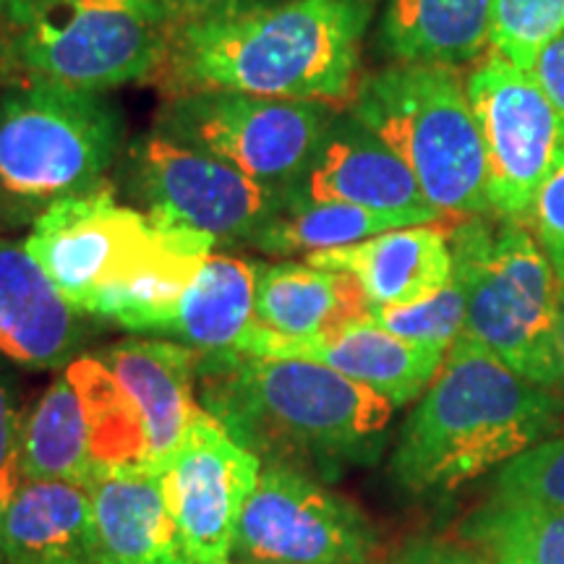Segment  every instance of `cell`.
I'll return each instance as SVG.
<instances>
[{"mask_svg": "<svg viewBox=\"0 0 564 564\" xmlns=\"http://www.w3.org/2000/svg\"><path fill=\"white\" fill-rule=\"evenodd\" d=\"M366 316L379 327H384L387 333L405 337V340L449 348L465 329L468 291H465V282L453 272V280L432 299L411 303V306L369 308Z\"/></svg>", "mask_w": 564, "mask_h": 564, "instance_id": "f1b7e54d", "label": "cell"}, {"mask_svg": "<svg viewBox=\"0 0 564 564\" xmlns=\"http://www.w3.org/2000/svg\"><path fill=\"white\" fill-rule=\"evenodd\" d=\"M455 274L468 291L463 335L531 382L560 392L564 288L523 223L468 217L449 232Z\"/></svg>", "mask_w": 564, "mask_h": 564, "instance_id": "52a82bcc", "label": "cell"}, {"mask_svg": "<svg viewBox=\"0 0 564 564\" xmlns=\"http://www.w3.org/2000/svg\"><path fill=\"white\" fill-rule=\"evenodd\" d=\"M531 74L564 121V30L541 47L531 66Z\"/></svg>", "mask_w": 564, "mask_h": 564, "instance_id": "d6a6232c", "label": "cell"}, {"mask_svg": "<svg viewBox=\"0 0 564 564\" xmlns=\"http://www.w3.org/2000/svg\"><path fill=\"white\" fill-rule=\"evenodd\" d=\"M491 40V0H387L382 45L400 63L460 66Z\"/></svg>", "mask_w": 564, "mask_h": 564, "instance_id": "603a6c76", "label": "cell"}, {"mask_svg": "<svg viewBox=\"0 0 564 564\" xmlns=\"http://www.w3.org/2000/svg\"><path fill=\"white\" fill-rule=\"evenodd\" d=\"M379 541L348 499L288 465H264L246 502L238 564H373Z\"/></svg>", "mask_w": 564, "mask_h": 564, "instance_id": "8fae6325", "label": "cell"}, {"mask_svg": "<svg viewBox=\"0 0 564 564\" xmlns=\"http://www.w3.org/2000/svg\"><path fill=\"white\" fill-rule=\"evenodd\" d=\"M329 123L333 112L324 102L232 89L173 95L158 116V131L165 137L280 192L303 173Z\"/></svg>", "mask_w": 564, "mask_h": 564, "instance_id": "9c48e42d", "label": "cell"}, {"mask_svg": "<svg viewBox=\"0 0 564 564\" xmlns=\"http://www.w3.org/2000/svg\"><path fill=\"white\" fill-rule=\"evenodd\" d=\"M95 564H192L154 470L97 474L89 486Z\"/></svg>", "mask_w": 564, "mask_h": 564, "instance_id": "ac0fdd59", "label": "cell"}, {"mask_svg": "<svg viewBox=\"0 0 564 564\" xmlns=\"http://www.w3.org/2000/svg\"><path fill=\"white\" fill-rule=\"evenodd\" d=\"M447 350L442 345L405 340L364 316L314 340H285L253 319L238 350L232 352L324 364L379 392L394 408H403L426 392Z\"/></svg>", "mask_w": 564, "mask_h": 564, "instance_id": "9a60e30c", "label": "cell"}, {"mask_svg": "<svg viewBox=\"0 0 564 564\" xmlns=\"http://www.w3.org/2000/svg\"><path fill=\"white\" fill-rule=\"evenodd\" d=\"M528 217H531L535 241L552 262L564 288V152L556 160L552 173L546 175V181L541 183Z\"/></svg>", "mask_w": 564, "mask_h": 564, "instance_id": "4dcf8cb0", "label": "cell"}, {"mask_svg": "<svg viewBox=\"0 0 564 564\" xmlns=\"http://www.w3.org/2000/svg\"><path fill=\"white\" fill-rule=\"evenodd\" d=\"M87 343L76 312L24 241L0 238V356L34 371L66 369Z\"/></svg>", "mask_w": 564, "mask_h": 564, "instance_id": "2e32d148", "label": "cell"}, {"mask_svg": "<svg viewBox=\"0 0 564 564\" xmlns=\"http://www.w3.org/2000/svg\"><path fill=\"white\" fill-rule=\"evenodd\" d=\"M481 131L491 215L525 220L564 152V121L528 68L489 51L465 79Z\"/></svg>", "mask_w": 564, "mask_h": 564, "instance_id": "30bf717a", "label": "cell"}, {"mask_svg": "<svg viewBox=\"0 0 564 564\" xmlns=\"http://www.w3.org/2000/svg\"><path fill=\"white\" fill-rule=\"evenodd\" d=\"M259 474L262 460L212 415L188 429L160 478L192 564H232L238 525Z\"/></svg>", "mask_w": 564, "mask_h": 564, "instance_id": "4fadbf2b", "label": "cell"}, {"mask_svg": "<svg viewBox=\"0 0 564 564\" xmlns=\"http://www.w3.org/2000/svg\"><path fill=\"white\" fill-rule=\"evenodd\" d=\"M253 316L285 340H314L369 314L361 285L345 272L316 270L306 262H253Z\"/></svg>", "mask_w": 564, "mask_h": 564, "instance_id": "ffe728a7", "label": "cell"}, {"mask_svg": "<svg viewBox=\"0 0 564 564\" xmlns=\"http://www.w3.org/2000/svg\"><path fill=\"white\" fill-rule=\"evenodd\" d=\"M253 262L212 253L160 335L212 356L232 352L253 324Z\"/></svg>", "mask_w": 564, "mask_h": 564, "instance_id": "7402d4cb", "label": "cell"}, {"mask_svg": "<svg viewBox=\"0 0 564 564\" xmlns=\"http://www.w3.org/2000/svg\"><path fill=\"white\" fill-rule=\"evenodd\" d=\"M123 116L102 91L21 82L0 91V225L34 223L68 196L105 188Z\"/></svg>", "mask_w": 564, "mask_h": 564, "instance_id": "8992f818", "label": "cell"}, {"mask_svg": "<svg viewBox=\"0 0 564 564\" xmlns=\"http://www.w3.org/2000/svg\"><path fill=\"white\" fill-rule=\"evenodd\" d=\"M264 3H274V0H162V9L171 19V26H175L183 21L225 17V13L246 11Z\"/></svg>", "mask_w": 564, "mask_h": 564, "instance_id": "836d02e7", "label": "cell"}, {"mask_svg": "<svg viewBox=\"0 0 564 564\" xmlns=\"http://www.w3.org/2000/svg\"><path fill=\"white\" fill-rule=\"evenodd\" d=\"M324 202L415 215L426 223L442 217L426 202L411 167L352 116L327 126L303 173L285 188V207Z\"/></svg>", "mask_w": 564, "mask_h": 564, "instance_id": "5bb4252c", "label": "cell"}, {"mask_svg": "<svg viewBox=\"0 0 564 564\" xmlns=\"http://www.w3.org/2000/svg\"><path fill=\"white\" fill-rule=\"evenodd\" d=\"M371 0H274L171 26L160 74L173 95L232 89L337 105L356 97Z\"/></svg>", "mask_w": 564, "mask_h": 564, "instance_id": "7a4b0ae2", "label": "cell"}, {"mask_svg": "<svg viewBox=\"0 0 564 564\" xmlns=\"http://www.w3.org/2000/svg\"><path fill=\"white\" fill-rule=\"evenodd\" d=\"M24 246L76 312L160 335L217 241L100 188L47 207Z\"/></svg>", "mask_w": 564, "mask_h": 564, "instance_id": "6da1fadb", "label": "cell"}, {"mask_svg": "<svg viewBox=\"0 0 564 564\" xmlns=\"http://www.w3.org/2000/svg\"><path fill=\"white\" fill-rule=\"evenodd\" d=\"M560 352H562V361H564V306H562V324H560Z\"/></svg>", "mask_w": 564, "mask_h": 564, "instance_id": "8d00e7d4", "label": "cell"}, {"mask_svg": "<svg viewBox=\"0 0 564 564\" xmlns=\"http://www.w3.org/2000/svg\"><path fill=\"white\" fill-rule=\"evenodd\" d=\"M413 225L429 223L415 215H390V212H373L337 202L293 204L259 230L249 246L272 257L316 253L361 243L379 232L413 228Z\"/></svg>", "mask_w": 564, "mask_h": 564, "instance_id": "4316f807", "label": "cell"}, {"mask_svg": "<svg viewBox=\"0 0 564 564\" xmlns=\"http://www.w3.org/2000/svg\"><path fill=\"white\" fill-rule=\"evenodd\" d=\"M306 264L358 280L369 308L411 306L432 299L453 280L449 232L429 225L398 228L343 249L308 253Z\"/></svg>", "mask_w": 564, "mask_h": 564, "instance_id": "d6986e66", "label": "cell"}, {"mask_svg": "<svg viewBox=\"0 0 564 564\" xmlns=\"http://www.w3.org/2000/svg\"><path fill=\"white\" fill-rule=\"evenodd\" d=\"M199 398L204 411L262 463L324 476L377 460L398 411L324 364L246 352H202Z\"/></svg>", "mask_w": 564, "mask_h": 564, "instance_id": "3957f363", "label": "cell"}, {"mask_svg": "<svg viewBox=\"0 0 564 564\" xmlns=\"http://www.w3.org/2000/svg\"><path fill=\"white\" fill-rule=\"evenodd\" d=\"M129 173L150 212L209 232L217 243H251L285 209V192L158 129L133 141Z\"/></svg>", "mask_w": 564, "mask_h": 564, "instance_id": "7c38bea8", "label": "cell"}, {"mask_svg": "<svg viewBox=\"0 0 564 564\" xmlns=\"http://www.w3.org/2000/svg\"><path fill=\"white\" fill-rule=\"evenodd\" d=\"M6 564H95L87 486L21 478L6 514Z\"/></svg>", "mask_w": 564, "mask_h": 564, "instance_id": "44dd1931", "label": "cell"}, {"mask_svg": "<svg viewBox=\"0 0 564 564\" xmlns=\"http://www.w3.org/2000/svg\"><path fill=\"white\" fill-rule=\"evenodd\" d=\"M457 535L491 564H564V507L489 497Z\"/></svg>", "mask_w": 564, "mask_h": 564, "instance_id": "484cf974", "label": "cell"}, {"mask_svg": "<svg viewBox=\"0 0 564 564\" xmlns=\"http://www.w3.org/2000/svg\"><path fill=\"white\" fill-rule=\"evenodd\" d=\"M167 40L162 0H3L0 82L116 89L152 76Z\"/></svg>", "mask_w": 564, "mask_h": 564, "instance_id": "5b68a950", "label": "cell"}, {"mask_svg": "<svg viewBox=\"0 0 564 564\" xmlns=\"http://www.w3.org/2000/svg\"><path fill=\"white\" fill-rule=\"evenodd\" d=\"M352 118L411 167L442 215H491L481 131L455 66L398 63L361 82Z\"/></svg>", "mask_w": 564, "mask_h": 564, "instance_id": "ba28073f", "label": "cell"}, {"mask_svg": "<svg viewBox=\"0 0 564 564\" xmlns=\"http://www.w3.org/2000/svg\"><path fill=\"white\" fill-rule=\"evenodd\" d=\"M66 379L79 394L97 474L150 470V440L137 403L112 371L95 356H79L66 366Z\"/></svg>", "mask_w": 564, "mask_h": 564, "instance_id": "d4e9b609", "label": "cell"}, {"mask_svg": "<svg viewBox=\"0 0 564 564\" xmlns=\"http://www.w3.org/2000/svg\"><path fill=\"white\" fill-rule=\"evenodd\" d=\"M390 564H491L468 544L444 539H413L392 556Z\"/></svg>", "mask_w": 564, "mask_h": 564, "instance_id": "1f68e13d", "label": "cell"}, {"mask_svg": "<svg viewBox=\"0 0 564 564\" xmlns=\"http://www.w3.org/2000/svg\"><path fill=\"white\" fill-rule=\"evenodd\" d=\"M21 481L17 457L0 470V564H6V514H9V505L17 494V486Z\"/></svg>", "mask_w": 564, "mask_h": 564, "instance_id": "d590c367", "label": "cell"}, {"mask_svg": "<svg viewBox=\"0 0 564 564\" xmlns=\"http://www.w3.org/2000/svg\"><path fill=\"white\" fill-rule=\"evenodd\" d=\"M0 6H3V0H0Z\"/></svg>", "mask_w": 564, "mask_h": 564, "instance_id": "74e56055", "label": "cell"}, {"mask_svg": "<svg viewBox=\"0 0 564 564\" xmlns=\"http://www.w3.org/2000/svg\"><path fill=\"white\" fill-rule=\"evenodd\" d=\"M491 497L564 507V434L549 436L494 474Z\"/></svg>", "mask_w": 564, "mask_h": 564, "instance_id": "f546056e", "label": "cell"}, {"mask_svg": "<svg viewBox=\"0 0 564 564\" xmlns=\"http://www.w3.org/2000/svg\"><path fill=\"white\" fill-rule=\"evenodd\" d=\"M564 30V0H491L489 47L531 70L535 55Z\"/></svg>", "mask_w": 564, "mask_h": 564, "instance_id": "83f0119b", "label": "cell"}, {"mask_svg": "<svg viewBox=\"0 0 564 564\" xmlns=\"http://www.w3.org/2000/svg\"><path fill=\"white\" fill-rule=\"evenodd\" d=\"M21 413L17 394L6 377V371L0 369V470L17 457L19 447V434H21Z\"/></svg>", "mask_w": 564, "mask_h": 564, "instance_id": "e575fe53", "label": "cell"}, {"mask_svg": "<svg viewBox=\"0 0 564 564\" xmlns=\"http://www.w3.org/2000/svg\"><path fill=\"white\" fill-rule=\"evenodd\" d=\"M17 463L21 478L79 486H89L97 478L79 394L66 373H58L47 384L37 405L21 421Z\"/></svg>", "mask_w": 564, "mask_h": 564, "instance_id": "cb8c5ba5", "label": "cell"}, {"mask_svg": "<svg viewBox=\"0 0 564 564\" xmlns=\"http://www.w3.org/2000/svg\"><path fill=\"white\" fill-rule=\"evenodd\" d=\"M97 358L137 403L150 440V470L160 474L188 429L209 419L196 403L202 352L162 337H129L102 348Z\"/></svg>", "mask_w": 564, "mask_h": 564, "instance_id": "e0dca14e", "label": "cell"}, {"mask_svg": "<svg viewBox=\"0 0 564 564\" xmlns=\"http://www.w3.org/2000/svg\"><path fill=\"white\" fill-rule=\"evenodd\" d=\"M562 423L560 392L460 335L400 429L392 476L408 494L455 491L556 436Z\"/></svg>", "mask_w": 564, "mask_h": 564, "instance_id": "277c9868", "label": "cell"}]
</instances>
